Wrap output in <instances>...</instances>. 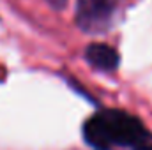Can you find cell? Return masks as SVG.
Masks as SVG:
<instances>
[{
	"mask_svg": "<svg viewBox=\"0 0 152 150\" xmlns=\"http://www.w3.org/2000/svg\"><path fill=\"white\" fill-rule=\"evenodd\" d=\"M85 141L97 150H152V134L143 124L120 110H103L83 125Z\"/></svg>",
	"mask_w": 152,
	"mask_h": 150,
	"instance_id": "cell-1",
	"label": "cell"
},
{
	"mask_svg": "<svg viewBox=\"0 0 152 150\" xmlns=\"http://www.w3.org/2000/svg\"><path fill=\"white\" fill-rule=\"evenodd\" d=\"M85 58L94 69H99L104 73L115 71L118 67V60H120L113 48L108 44H103V42L88 44L85 50Z\"/></svg>",
	"mask_w": 152,
	"mask_h": 150,
	"instance_id": "cell-3",
	"label": "cell"
},
{
	"mask_svg": "<svg viewBox=\"0 0 152 150\" xmlns=\"http://www.w3.org/2000/svg\"><path fill=\"white\" fill-rule=\"evenodd\" d=\"M120 0H76V25L85 34H103L113 27Z\"/></svg>",
	"mask_w": 152,
	"mask_h": 150,
	"instance_id": "cell-2",
	"label": "cell"
},
{
	"mask_svg": "<svg viewBox=\"0 0 152 150\" xmlns=\"http://www.w3.org/2000/svg\"><path fill=\"white\" fill-rule=\"evenodd\" d=\"M66 2H67V0H48V4H50L51 7H55V9H62V7L66 5Z\"/></svg>",
	"mask_w": 152,
	"mask_h": 150,
	"instance_id": "cell-4",
	"label": "cell"
}]
</instances>
